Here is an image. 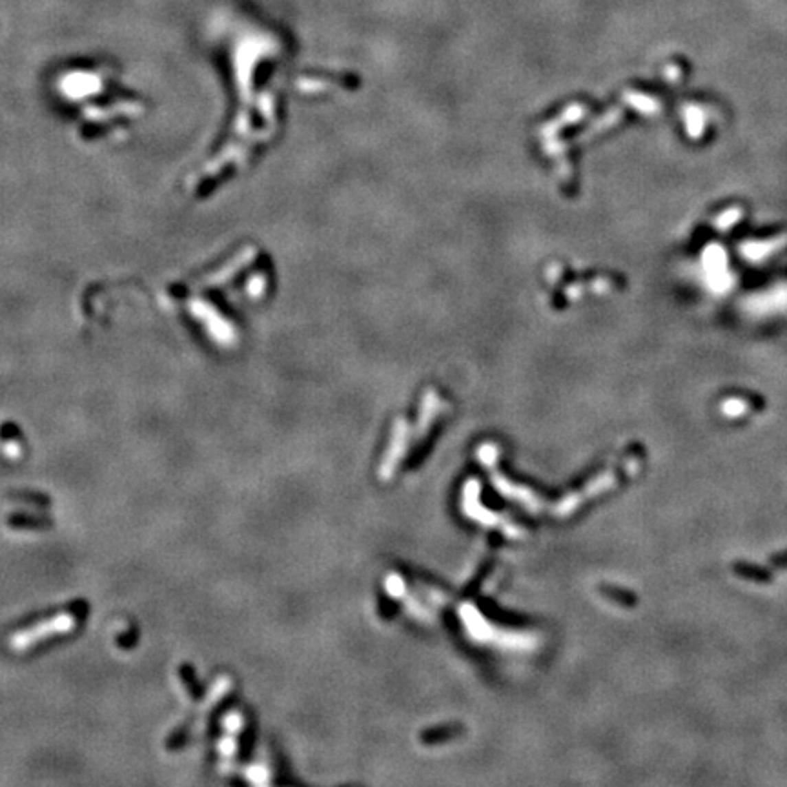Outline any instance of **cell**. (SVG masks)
<instances>
[{
    "label": "cell",
    "instance_id": "7a4b0ae2",
    "mask_svg": "<svg viewBox=\"0 0 787 787\" xmlns=\"http://www.w3.org/2000/svg\"><path fill=\"white\" fill-rule=\"evenodd\" d=\"M769 563H771L773 567H777V568H787V551L786 553L777 554V556H771Z\"/></svg>",
    "mask_w": 787,
    "mask_h": 787
},
{
    "label": "cell",
    "instance_id": "6da1fadb",
    "mask_svg": "<svg viewBox=\"0 0 787 787\" xmlns=\"http://www.w3.org/2000/svg\"><path fill=\"white\" fill-rule=\"evenodd\" d=\"M733 573L736 576H740L744 579H751V581H758V584H769L773 579L771 570H767L764 567H758L755 563L749 562H735L731 565Z\"/></svg>",
    "mask_w": 787,
    "mask_h": 787
}]
</instances>
